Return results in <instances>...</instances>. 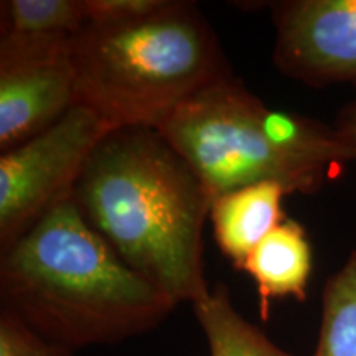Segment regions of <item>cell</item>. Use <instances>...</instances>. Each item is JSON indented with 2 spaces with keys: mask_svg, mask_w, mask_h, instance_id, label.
I'll return each mask as SVG.
<instances>
[{
  "mask_svg": "<svg viewBox=\"0 0 356 356\" xmlns=\"http://www.w3.org/2000/svg\"><path fill=\"white\" fill-rule=\"evenodd\" d=\"M335 131L348 154L350 162H356V99L338 114Z\"/></svg>",
  "mask_w": 356,
  "mask_h": 356,
  "instance_id": "obj_15",
  "label": "cell"
},
{
  "mask_svg": "<svg viewBox=\"0 0 356 356\" xmlns=\"http://www.w3.org/2000/svg\"><path fill=\"white\" fill-rule=\"evenodd\" d=\"M76 106L73 55L0 65V149H15Z\"/></svg>",
  "mask_w": 356,
  "mask_h": 356,
  "instance_id": "obj_7",
  "label": "cell"
},
{
  "mask_svg": "<svg viewBox=\"0 0 356 356\" xmlns=\"http://www.w3.org/2000/svg\"><path fill=\"white\" fill-rule=\"evenodd\" d=\"M270 10L280 73L309 86L356 83V0H286Z\"/></svg>",
  "mask_w": 356,
  "mask_h": 356,
  "instance_id": "obj_6",
  "label": "cell"
},
{
  "mask_svg": "<svg viewBox=\"0 0 356 356\" xmlns=\"http://www.w3.org/2000/svg\"><path fill=\"white\" fill-rule=\"evenodd\" d=\"M113 131L76 104L55 126L0 157V248L10 249L48 213L73 200L96 145Z\"/></svg>",
  "mask_w": 356,
  "mask_h": 356,
  "instance_id": "obj_5",
  "label": "cell"
},
{
  "mask_svg": "<svg viewBox=\"0 0 356 356\" xmlns=\"http://www.w3.org/2000/svg\"><path fill=\"white\" fill-rule=\"evenodd\" d=\"M157 131L213 200L261 181L312 195L350 162L335 127L267 108L231 73L185 101Z\"/></svg>",
  "mask_w": 356,
  "mask_h": 356,
  "instance_id": "obj_3",
  "label": "cell"
},
{
  "mask_svg": "<svg viewBox=\"0 0 356 356\" xmlns=\"http://www.w3.org/2000/svg\"><path fill=\"white\" fill-rule=\"evenodd\" d=\"M76 104L113 129H157L231 73L218 37L191 2L163 0L139 19L86 24L73 50Z\"/></svg>",
  "mask_w": 356,
  "mask_h": 356,
  "instance_id": "obj_4",
  "label": "cell"
},
{
  "mask_svg": "<svg viewBox=\"0 0 356 356\" xmlns=\"http://www.w3.org/2000/svg\"><path fill=\"white\" fill-rule=\"evenodd\" d=\"M314 356H356V249L325 284Z\"/></svg>",
  "mask_w": 356,
  "mask_h": 356,
  "instance_id": "obj_12",
  "label": "cell"
},
{
  "mask_svg": "<svg viewBox=\"0 0 356 356\" xmlns=\"http://www.w3.org/2000/svg\"><path fill=\"white\" fill-rule=\"evenodd\" d=\"M73 200L118 256L177 305L211 291L202 234L213 198L157 129L111 131L89 155Z\"/></svg>",
  "mask_w": 356,
  "mask_h": 356,
  "instance_id": "obj_1",
  "label": "cell"
},
{
  "mask_svg": "<svg viewBox=\"0 0 356 356\" xmlns=\"http://www.w3.org/2000/svg\"><path fill=\"white\" fill-rule=\"evenodd\" d=\"M0 302L38 335L70 350L142 335L177 307L118 256L74 200L2 252Z\"/></svg>",
  "mask_w": 356,
  "mask_h": 356,
  "instance_id": "obj_2",
  "label": "cell"
},
{
  "mask_svg": "<svg viewBox=\"0 0 356 356\" xmlns=\"http://www.w3.org/2000/svg\"><path fill=\"white\" fill-rule=\"evenodd\" d=\"M289 195L274 181L248 185L213 200L210 220L221 252L239 270L259 244L284 220L282 200Z\"/></svg>",
  "mask_w": 356,
  "mask_h": 356,
  "instance_id": "obj_9",
  "label": "cell"
},
{
  "mask_svg": "<svg viewBox=\"0 0 356 356\" xmlns=\"http://www.w3.org/2000/svg\"><path fill=\"white\" fill-rule=\"evenodd\" d=\"M0 356H76V353L47 340L12 314L0 310Z\"/></svg>",
  "mask_w": 356,
  "mask_h": 356,
  "instance_id": "obj_13",
  "label": "cell"
},
{
  "mask_svg": "<svg viewBox=\"0 0 356 356\" xmlns=\"http://www.w3.org/2000/svg\"><path fill=\"white\" fill-rule=\"evenodd\" d=\"M163 0H83L86 24L139 19L157 10Z\"/></svg>",
  "mask_w": 356,
  "mask_h": 356,
  "instance_id": "obj_14",
  "label": "cell"
},
{
  "mask_svg": "<svg viewBox=\"0 0 356 356\" xmlns=\"http://www.w3.org/2000/svg\"><path fill=\"white\" fill-rule=\"evenodd\" d=\"M211 356H292L236 310L222 284L193 304Z\"/></svg>",
  "mask_w": 356,
  "mask_h": 356,
  "instance_id": "obj_11",
  "label": "cell"
},
{
  "mask_svg": "<svg viewBox=\"0 0 356 356\" xmlns=\"http://www.w3.org/2000/svg\"><path fill=\"white\" fill-rule=\"evenodd\" d=\"M0 63L73 53L86 26L83 0H3Z\"/></svg>",
  "mask_w": 356,
  "mask_h": 356,
  "instance_id": "obj_8",
  "label": "cell"
},
{
  "mask_svg": "<svg viewBox=\"0 0 356 356\" xmlns=\"http://www.w3.org/2000/svg\"><path fill=\"white\" fill-rule=\"evenodd\" d=\"M312 269V244L304 226L291 218L280 222L239 267L254 280L264 322L270 317L274 300L287 297L305 300Z\"/></svg>",
  "mask_w": 356,
  "mask_h": 356,
  "instance_id": "obj_10",
  "label": "cell"
}]
</instances>
